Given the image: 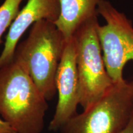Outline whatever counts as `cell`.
Returning a JSON list of instances; mask_svg holds the SVG:
<instances>
[{
	"label": "cell",
	"mask_w": 133,
	"mask_h": 133,
	"mask_svg": "<svg viewBox=\"0 0 133 133\" xmlns=\"http://www.w3.org/2000/svg\"><path fill=\"white\" fill-rule=\"evenodd\" d=\"M133 116V81L114 83L101 99L69 119L61 133H121Z\"/></svg>",
	"instance_id": "obj_3"
},
{
	"label": "cell",
	"mask_w": 133,
	"mask_h": 133,
	"mask_svg": "<svg viewBox=\"0 0 133 133\" xmlns=\"http://www.w3.org/2000/svg\"><path fill=\"white\" fill-rule=\"evenodd\" d=\"M59 15V0H28L9 27L0 55V68L13 59L18 43L28 28L43 19L55 23Z\"/></svg>",
	"instance_id": "obj_7"
},
{
	"label": "cell",
	"mask_w": 133,
	"mask_h": 133,
	"mask_svg": "<svg viewBox=\"0 0 133 133\" xmlns=\"http://www.w3.org/2000/svg\"><path fill=\"white\" fill-rule=\"evenodd\" d=\"M0 133H17V132L0 116Z\"/></svg>",
	"instance_id": "obj_10"
},
{
	"label": "cell",
	"mask_w": 133,
	"mask_h": 133,
	"mask_svg": "<svg viewBox=\"0 0 133 133\" xmlns=\"http://www.w3.org/2000/svg\"><path fill=\"white\" fill-rule=\"evenodd\" d=\"M56 82L58 102L49 125V129L51 131H60L69 119L77 114L76 110L79 105V79L74 37L66 41Z\"/></svg>",
	"instance_id": "obj_6"
},
{
	"label": "cell",
	"mask_w": 133,
	"mask_h": 133,
	"mask_svg": "<svg viewBox=\"0 0 133 133\" xmlns=\"http://www.w3.org/2000/svg\"><path fill=\"white\" fill-rule=\"evenodd\" d=\"M47 100L14 58L0 68V116L17 133H41Z\"/></svg>",
	"instance_id": "obj_1"
},
{
	"label": "cell",
	"mask_w": 133,
	"mask_h": 133,
	"mask_svg": "<svg viewBox=\"0 0 133 133\" xmlns=\"http://www.w3.org/2000/svg\"><path fill=\"white\" fill-rule=\"evenodd\" d=\"M97 13L105 21L97 28L105 65L113 81L119 82L124 79L126 64L133 61L132 23L107 0L100 1Z\"/></svg>",
	"instance_id": "obj_5"
},
{
	"label": "cell",
	"mask_w": 133,
	"mask_h": 133,
	"mask_svg": "<svg viewBox=\"0 0 133 133\" xmlns=\"http://www.w3.org/2000/svg\"><path fill=\"white\" fill-rule=\"evenodd\" d=\"M24 0H5L0 6V44L1 38L10 27L20 11V5Z\"/></svg>",
	"instance_id": "obj_9"
},
{
	"label": "cell",
	"mask_w": 133,
	"mask_h": 133,
	"mask_svg": "<svg viewBox=\"0 0 133 133\" xmlns=\"http://www.w3.org/2000/svg\"><path fill=\"white\" fill-rule=\"evenodd\" d=\"M97 15L79 26L74 35L79 79V105L83 110L97 102L114 85L103 58Z\"/></svg>",
	"instance_id": "obj_4"
},
{
	"label": "cell",
	"mask_w": 133,
	"mask_h": 133,
	"mask_svg": "<svg viewBox=\"0 0 133 133\" xmlns=\"http://www.w3.org/2000/svg\"><path fill=\"white\" fill-rule=\"evenodd\" d=\"M121 133H133V116L128 125Z\"/></svg>",
	"instance_id": "obj_11"
},
{
	"label": "cell",
	"mask_w": 133,
	"mask_h": 133,
	"mask_svg": "<svg viewBox=\"0 0 133 133\" xmlns=\"http://www.w3.org/2000/svg\"><path fill=\"white\" fill-rule=\"evenodd\" d=\"M101 0H59L60 15L55 22L65 40L74 37L81 25L97 13Z\"/></svg>",
	"instance_id": "obj_8"
},
{
	"label": "cell",
	"mask_w": 133,
	"mask_h": 133,
	"mask_svg": "<svg viewBox=\"0 0 133 133\" xmlns=\"http://www.w3.org/2000/svg\"><path fill=\"white\" fill-rule=\"evenodd\" d=\"M66 41L54 22L43 19L33 25L15 52L14 58L24 66L48 101L57 93L56 74Z\"/></svg>",
	"instance_id": "obj_2"
}]
</instances>
